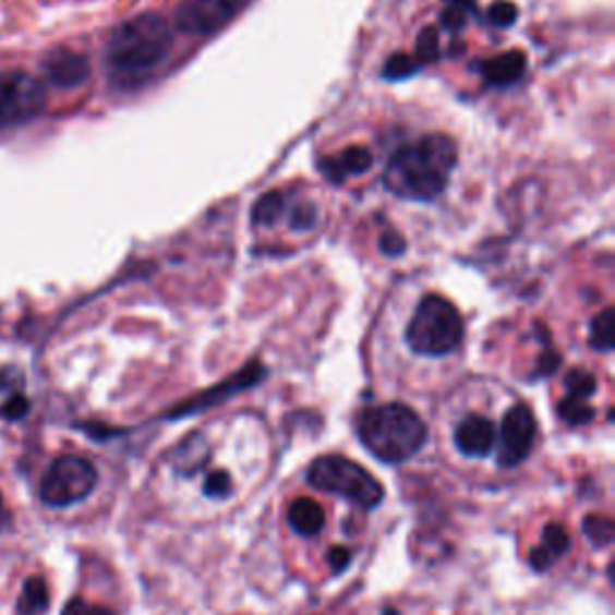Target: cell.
Returning a JSON list of instances; mask_svg holds the SVG:
<instances>
[{
    "mask_svg": "<svg viewBox=\"0 0 615 615\" xmlns=\"http://www.w3.org/2000/svg\"><path fill=\"white\" fill-rule=\"evenodd\" d=\"M308 483L313 489L341 495L363 510H373L383 503L385 489L381 486L369 469H363L353 459L341 455H325L317 457L305 474Z\"/></svg>",
    "mask_w": 615,
    "mask_h": 615,
    "instance_id": "5",
    "label": "cell"
},
{
    "mask_svg": "<svg viewBox=\"0 0 615 615\" xmlns=\"http://www.w3.org/2000/svg\"><path fill=\"white\" fill-rule=\"evenodd\" d=\"M233 15L224 5V0H183V5L176 13V27L195 37L219 32Z\"/></svg>",
    "mask_w": 615,
    "mask_h": 615,
    "instance_id": "9",
    "label": "cell"
},
{
    "mask_svg": "<svg viewBox=\"0 0 615 615\" xmlns=\"http://www.w3.org/2000/svg\"><path fill=\"white\" fill-rule=\"evenodd\" d=\"M584 534L587 539L594 543L596 548H603V546H611V541H613V519L608 517H603V515H589L584 519Z\"/></svg>",
    "mask_w": 615,
    "mask_h": 615,
    "instance_id": "20",
    "label": "cell"
},
{
    "mask_svg": "<svg viewBox=\"0 0 615 615\" xmlns=\"http://www.w3.org/2000/svg\"><path fill=\"white\" fill-rule=\"evenodd\" d=\"M371 164H373V154L365 147L353 145L345 152L335 154V157H327L323 161V173L333 183H341V181L351 179V176H359L363 171H369Z\"/></svg>",
    "mask_w": 615,
    "mask_h": 615,
    "instance_id": "13",
    "label": "cell"
},
{
    "mask_svg": "<svg viewBox=\"0 0 615 615\" xmlns=\"http://www.w3.org/2000/svg\"><path fill=\"white\" fill-rule=\"evenodd\" d=\"M515 20H517V8L512 3H507V0L493 3L491 10H489V22L495 27H501V29L515 25Z\"/></svg>",
    "mask_w": 615,
    "mask_h": 615,
    "instance_id": "26",
    "label": "cell"
},
{
    "mask_svg": "<svg viewBox=\"0 0 615 615\" xmlns=\"http://www.w3.org/2000/svg\"><path fill=\"white\" fill-rule=\"evenodd\" d=\"M263 375H265V371H263V365H260V363L248 365L245 371H241L239 375H233L231 381L217 385L215 389H209V393H205L203 397L185 401V405H183L181 409L171 411L169 417H185V413H193V411H200V409H205V407L217 405V401H221L224 397H229V395H233V393H239V389H245V387L255 385Z\"/></svg>",
    "mask_w": 615,
    "mask_h": 615,
    "instance_id": "12",
    "label": "cell"
},
{
    "mask_svg": "<svg viewBox=\"0 0 615 615\" xmlns=\"http://www.w3.org/2000/svg\"><path fill=\"white\" fill-rule=\"evenodd\" d=\"M437 56H441V34L435 27H425L417 41V61L425 65L437 61Z\"/></svg>",
    "mask_w": 615,
    "mask_h": 615,
    "instance_id": "23",
    "label": "cell"
},
{
    "mask_svg": "<svg viewBox=\"0 0 615 615\" xmlns=\"http://www.w3.org/2000/svg\"><path fill=\"white\" fill-rule=\"evenodd\" d=\"M495 425L486 417L471 413L455 429V445L467 457H486L495 445Z\"/></svg>",
    "mask_w": 615,
    "mask_h": 615,
    "instance_id": "11",
    "label": "cell"
},
{
    "mask_svg": "<svg viewBox=\"0 0 615 615\" xmlns=\"http://www.w3.org/2000/svg\"><path fill=\"white\" fill-rule=\"evenodd\" d=\"M465 325L461 315L447 299L437 293L425 296L407 327L409 347L421 357H445L461 345Z\"/></svg>",
    "mask_w": 615,
    "mask_h": 615,
    "instance_id": "4",
    "label": "cell"
},
{
    "mask_svg": "<svg viewBox=\"0 0 615 615\" xmlns=\"http://www.w3.org/2000/svg\"><path fill=\"white\" fill-rule=\"evenodd\" d=\"M558 417L570 425H584L594 419V409H591L584 399L565 397L558 405Z\"/></svg>",
    "mask_w": 615,
    "mask_h": 615,
    "instance_id": "21",
    "label": "cell"
},
{
    "mask_svg": "<svg viewBox=\"0 0 615 615\" xmlns=\"http://www.w3.org/2000/svg\"><path fill=\"white\" fill-rule=\"evenodd\" d=\"M94 489H97V469L92 461L77 455H65L58 457L46 471L39 495L44 505L68 507L85 501Z\"/></svg>",
    "mask_w": 615,
    "mask_h": 615,
    "instance_id": "6",
    "label": "cell"
},
{
    "mask_svg": "<svg viewBox=\"0 0 615 615\" xmlns=\"http://www.w3.org/2000/svg\"><path fill=\"white\" fill-rule=\"evenodd\" d=\"M359 437L373 457L387 465H399L421 453L429 441V425L411 407L393 401V405L371 407L361 413Z\"/></svg>",
    "mask_w": 615,
    "mask_h": 615,
    "instance_id": "3",
    "label": "cell"
},
{
    "mask_svg": "<svg viewBox=\"0 0 615 615\" xmlns=\"http://www.w3.org/2000/svg\"><path fill=\"white\" fill-rule=\"evenodd\" d=\"M27 411H29V401L22 395H15L5 401L3 407H0V417L8 421H20L27 417Z\"/></svg>",
    "mask_w": 615,
    "mask_h": 615,
    "instance_id": "28",
    "label": "cell"
},
{
    "mask_svg": "<svg viewBox=\"0 0 615 615\" xmlns=\"http://www.w3.org/2000/svg\"><path fill=\"white\" fill-rule=\"evenodd\" d=\"M419 70H421V63L417 61V58H411L407 53H395L385 63V77H389V80H405V77L417 75Z\"/></svg>",
    "mask_w": 615,
    "mask_h": 615,
    "instance_id": "24",
    "label": "cell"
},
{
    "mask_svg": "<svg viewBox=\"0 0 615 615\" xmlns=\"http://www.w3.org/2000/svg\"><path fill=\"white\" fill-rule=\"evenodd\" d=\"M284 215V195L279 191L265 193L253 207L255 227H272Z\"/></svg>",
    "mask_w": 615,
    "mask_h": 615,
    "instance_id": "19",
    "label": "cell"
},
{
    "mask_svg": "<svg viewBox=\"0 0 615 615\" xmlns=\"http://www.w3.org/2000/svg\"><path fill=\"white\" fill-rule=\"evenodd\" d=\"M231 491H233L231 477L224 469L212 471V474L205 481V495H207V498H217V501L219 498H227Z\"/></svg>",
    "mask_w": 615,
    "mask_h": 615,
    "instance_id": "25",
    "label": "cell"
},
{
    "mask_svg": "<svg viewBox=\"0 0 615 615\" xmlns=\"http://www.w3.org/2000/svg\"><path fill=\"white\" fill-rule=\"evenodd\" d=\"M536 443V419L527 405H515L507 409L501 423V467H517L529 457Z\"/></svg>",
    "mask_w": 615,
    "mask_h": 615,
    "instance_id": "8",
    "label": "cell"
},
{
    "mask_svg": "<svg viewBox=\"0 0 615 615\" xmlns=\"http://www.w3.org/2000/svg\"><path fill=\"white\" fill-rule=\"evenodd\" d=\"M251 3H253V0H224V5H227V10H229L233 17L239 15L241 10H245Z\"/></svg>",
    "mask_w": 615,
    "mask_h": 615,
    "instance_id": "33",
    "label": "cell"
},
{
    "mask_svg": "<svg viewBox=\"0 0 615 615\" xmlns=\"http://www.w3.org/2000/svg\"><path fill=\"white\" fill-rule=\"evenodd\" d=\"M613 337H615V317L611 308L601 311L594 323H591V335H589V345L594 347L596 351H611L613 349Z\"/></svg>",
    "mask_w": 615,
    "mask_h": 615,
    "instance_id": "18",
    "label": "cell"
},
{
    "mask_svg": "<svg viewBox=\"0 0 615 615\" xmlns=\"http://www.w3.org/2000/svg\"><path fill=\"white\" fill-rule=\"evenodd\" d=\"M381 241H383L381 248L385 255H399L401 251H405V239H401L397 231H385Z\"/></svg>",
    "mask_w": 615,
    "mask_h": 615,
    "instance_id": "32",
    "label": "cell"
},
{
    "mask_svg": "<svg viewBox=\"0 0 615 615\" xmlns=\"http://www.w3.org/2000/svg\"><path fill=\"white\" fill-rule=\"evenodd\" d=\"M565 387H567V393H570V397L587 399V397H591V395L596 393V381H594V375H591L589 371L577 369V371L567 373Z\"/></svg>",
    "mask_w": 615,
    "mask_h": 615,
    "instance_id": "22",
    "label": "cell"
},
{
    "mask_svg": "<svg viewBox=\"0 0 615 615\" xmlns=\"http://www.w3.org/2000/svg\"><path fill=\"white\" fill-rule=\"evenodd\" d=\"M173 49V32L167 20L157 13H145L123 22L118 27L109 46H106V63L113 80L137 82L154 73L167 61Z\"/></svg>",
    "mask_w": 615,
    "mask_h": 615,
    "instance_id": "2",
    "label": "cell"
},
{
    "mask_svg": "<svg viewBox=\"0 0 615 615\" xmlns=\"http://www.w3.org/2000/svg\"><path fill=\"white\" fill-rule=\"evenodd\" d=\"M467 15H469V13H465V10L449 8V5H447V10L443 13V25H445L449 32H457V29L465 27Z\"/></svg>",
    "mask_w": 615,
    "mask_h": 615,
    "instance_id": "31",
    "label": "cell"
},
{
    "mask_svg": "<svg viewBox=\"0 0 615 615\" xmlns=\"http://www.w3.org/2000/svg\"><path fill=\"white\" fill-rule=\"evenodd\" d=\"M567 551H570V534H567V529L563 524H548L543 529L541 546L529 555V565L534 567L536 572H546Z\"/></svg>",
    "mask_w": 615,
    "mask_h": 615,
    "instance_id": "15",
    "label": "cell"
},
{
    "mask_svg": "<svg viewBox=\"0 0 615 615\" xmlns=\"http://www.w3.org/2000/svg\"><path fill=\"white\" fill-rule=\"evenodd\" d=\"M41 70H44V77L49 80L53 87L73 89V87H80L82 82L89 77V61L77 51L56 49L44 58Z\"/></svg>",
    "mask_w": 615,
    "mask_h": 615,
    "instance_id": "10",
    "label": "cell"
},
{
    "mask_svg": "<svg viewBox=\"0 0 615 615\" xmlns=\"http://www.w3.org/2000/svg\"><path fill=\"white\" fill-rule=\"evenodd\" d=\"M455 167V140L433 133L399 147L387 161L383 181L389 193L419 200V203H431L437 195H443Z\"/></svg>",
    "mask_w": 615,
    "mask_h": 615,
    "instance_id": "1",
    "label": "cell"
},
{
    "mask_svg": "<svg viewBox=\"0 0 615 615\" xmlns=\"http://www.w3.org/2000/svg\"><path fill=\"white\" fill-rule=\"evenodd\" d=\"M315 221H317V209L313 203H301L291 209V227L296 231L313 229Z\"/></svg>",
    "mask_w": 615,
    "mask_h": 615,
    "instance_id": "27",
    "label": "cell"
},
{
    "mask_svg": "<svg viewBox=\"0 0 615 615\" xmlns=\"http://www.w3.org/2000/svg\"><path fill=\"white\" fill-rule=\"evenodd\" d=\"M49 587H46L44 577H29L17 599L20 615H44L49 611Z\"/></svg>",
    "mask_w": 615,
    "mask_h": 615,
    "instance_id": "17",
    "label": "cell"
},
{
    "mask_svg": "<svg viewBox=\"0 0 615 615\" xmlns=\"http://www.w3.org/2000/svg\"><path fill=\"white\" fill-rule=\"evenodd\" d=\"M481 73L495 87H510L527 73V56L522 51H507L481 63Z\"/></svg>",
    "mask_w": 615,
    "mask_h": 615,
    "instance_id": "14",
    "label": "cell"
},
{
    "mask_svg": "<svg viewBox=\"0 0 615 615\" xmlns=\"http://www.w3.org/2000/svg\"><path fill=\"white\" fill-rule=\"evenodd\" d=\"M447 5L465 10V13H471V10H474V0H447Z\"/></svg>",
    "mask_w": 615,
    "mask_h": 615,
    "instance_id": "34",
    "label": "cell"
},
{
    "mask_svg": "<svg viewBox=\"0 0 615 615\" xmlns=\"http://www.w3.org/2000/svg\"><path fill=\"white\" fill-rule=\"evenodd\" d=\"M289 524L301 536H317L325 527V507L311 498H299L289 505Z\"/></svg>",
    "mask_w": 615,
    "mask_h": 615,
    "instance_id": "16",
    "label": "cell"
},
{
    "mask_svg": "<svg viewBox=\"0 0 615 615\" xmlns=\"http://www.w3.org/2000/svg\"><path fill=\"white\" fill-rule=\"evenodd\" d=\"M46 106V87L39 77L22 70L0 73V125H20L37 118Z\"/></svg>",
    "mask_w": 615,
    "mask_h": 615,
    "instance_id": "7",
    "label": "cell"
},
{
    "mask_svg": "<svg viewBox=\"0 0 615 615\" xmlns=\"http://www.w3.org/2000/svg\"><path fill=\"white\" fill-rule=\"evenodd\" d=\"M327 560L333 565V572H345L351 563V551L347 546H335L329 548Z\"/></svg>",
    "mask_w": 615,
    "mask_h": 615,
    "instance_id": "30",
    "label": "cell"
},
{
    "mask_svg": "<svg viewBox=\"0 0 615 615\" xmlns=\"http://www.w3.org/2000/svg\"><path fill=\"white\" fill-rule=\"evenodd\" d=\"M63 615H113L106 606H97V603H89L85 599H73L63 608Z\"/></svg>",
    "mask_w": 615,
    "mask_h": 615,
    "instance_id": "29",
    "label": "cell"
}]
</instances>
